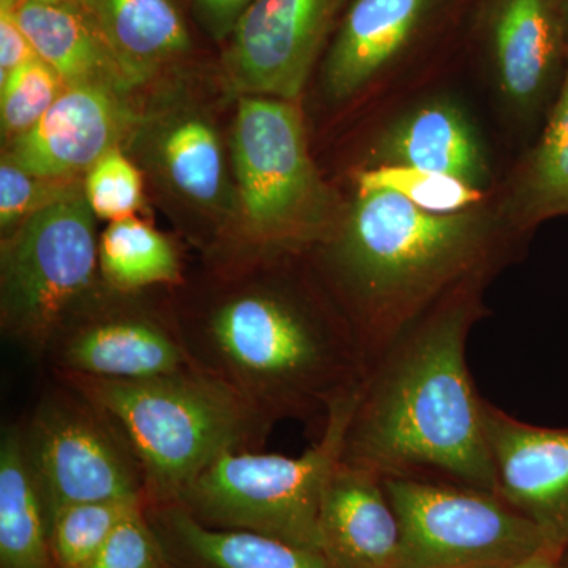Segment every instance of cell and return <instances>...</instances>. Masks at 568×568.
<instances>
[{"label":"cell","instance_id":"8fae6325","mask_svg":"<svg viewBox=\"0 0 568 568\" xmlns=\"http://www.w3.org/2000/svg\"><path fill=\"white\" fill-rule=\"evenodd\" d=\"M343 0H253L234 26L230 65L253 95H301Z\"/></svg>","mask_w":568,"mask_h":568},{"label":"cell","instance_id":"52a82bcc","mask_svg":"<svg viewBox=\"0 0 568 568\" xmlns=\"http://www.w3.org/2000/svg\"><path fill=\"white\" fill-rule=\"evenodd\" d=\"M21 429L48 526L74 504H145L141 463L121 425L58 377L52 376Z\"/></svg>","mask_w":568,"mask_h":568},{"label":"cell","instance_id":"f1b7e54d","mask_svg":"<svg viewBox=\"0 0 568 568\" xmlns=\"http://www.w3.org/2000/svg\"><path fill=\"white\" fill-rule=\"evenodd\" d=\"M84 568H173L155 529L145 514V504L134 507L115 526L95 558Z\"/></svg>","mask_w":568,"mask_h":568},{"label":"cell","instance_id":"7402d4cb","mask_svg":"<svg viewBox=\"0 0 568 568\" xmlns=\"http://www.w3.org/2000/svg\"><path fill=\"white\" fill-rule=\"evenodd\" d=\"M508 205L511 224L523 231L568 215V52L558 100Z\"/></svg>","mask_w":568,"mask_h":568},{"label":"cell","instance_id":"277c9868","mask_svg":"<svg viewBox=\"0 0 568 568\" xmlns=\"http://www.w3.org/2000/svg\"><path fill=\"white\" fill-rule=\"evenodd\" d=\"M115 418L136 452L145 506L178 503L215 459L263 450L275 422L201 368L141 381L52 375Z\"/></svg>","mask_w":568,"mask_h":568},{"label":"cell","instance_id":"ffe728a7","mask_svg":"<svg viewBox=\"0 0 568 568\" xmlns=\"http://www.w3.org/2000/svg\"><path fill=\"white\" fill-rule=\"evenodd\" d=\"M0 568H58L21 424L3 426L0 437Z\"/></svg>","mask_w":568,"mask_h":568},{"label":"cell","instance_id":"ac0fdd59","mask_svg":"<svg viewBox=\"0 0 568 568\" xmlns=\"http://www.w3.org/2000/svg\"><path fill=\"white\" fill-rule=\"evenodd\" d=\"M11 13L37 55L65 85L92 82L119 91L133 82L81 2L24 0Z\"/></svg>","mask_w":568,"mask_h":568},{"label":"cell","instance_id":"5bb4252c","mask_svg":"<svg viewBox=\"0 0 568 568\" xmlns=\"http://www.w3.org/2000/svg\"><path fill=\"white\" fill-rule=\"evenodd\" d=\"M484 21L500 92L521 110L536 106L566 54L559 0H487Z\"/></svg>","mask_w":568,"mask_h":568},{"label":"cell","instance_id":"8d00e7d4","mask_svg":"<svg viewBox=\"0 0 568 568\" xmlns=\"http://www.w3.org/2000/svg\"><path fill=\"white\" fill-rule=\"evenodd\" d=\"M67 2H80V0H67Z\"/></svg>","mask_w":568,"mask_h":568},{"label":"cell","instance_id":"4fadbf2b","mask_svg":"<svg viewBox=\"0 0 568 568\" xmlns=\"http://www.w3.org/2000/svg\"><path fill=\"white\" fill-rule=\"evenodd\" d=\"M129 122L118 89L92 82L65 85L47 114L14 138L9 156L37 178L70 181L118 149Z\"/></svg>","mask_w":568,"mask_h":568},{"label":"cell","instance_id":"5b68a950","mask_svg":"<svg viewBox=\"0 0 568 568\" xmlns=\"http://www.w3.org/2000/svg\"><path fill=\"white\" fill-rule=\"evenodd\" d=\"M357 394L336 403L323 435L305 454L227 452L183 489L178 504L211 528L253 530L321 552V499L342 462Z\"/></svg>","mask_w":568,"mask_h":568},{"label":"cell","instance_id":"d4e9b609","mask_svg":"<svg viewBox=\"0 0 568 568\" xmlns=\"http://www.w3.org/2000/svg\"><path fill=\"white\" fill-rule=\"evenodd\" d=\"M377 190L399 194L422 211L437 215L470 211L484 201L480 189L459 179L390 164H379L358 175V193Z\"/></svg>","mask_w":568,"mask_h":568},{"label":"cell","instance_id":"2e32d148","mask_svg":"<svg viewBox=\"0 0 568 568\" xmlns=\"http://www.w3.org/2000/svg\"><path fill=\"white\" fill-rule=\"evenodd\" d=\"M437 0H354L325 63V88L347 99L398 58Z\"/></svg>","mask_w":568,"mask_h":568},{"label":"cell","instance_id":"7a4b0ae2","mask_svg":"<svg viewBox=\"0 0 568 568\" xmlns=\"http://www.w3.org/2000/svg\"><path fill=\"white\" fill-rule=\"evenodd\" d=\"M194 365L274 420L301 422L320 439L336 403L357 394L368 357L342 306L302 287L252 283L183 317Z\"/></svg>","mask_w":568,"mask_h":568},{"label":"cell","instance_id":"9c48e42d","mask_svg":"<svg viewBox=\"0 0 568 568\" xmlns=\"http://www.w3.org/2000/svg\"><path fill=\"white\" fill-rule=\"evenodd\" d=\"M248 231L260 244H302L320 231L321 186L301 111L290 100L245 97L233 142Z\"/></svg>","mask_w":568,"mask_h":568},{"label":"cell","instance_id":"e0dca14e","mask_svg":"<svg viewBox=\"0 0 568 568\" xmlns=\"http://www.w3.org/2000/svg\"><path fill=\"white\" fill-rule=\"evenodd\" d=\"M173 568H331L321 552L244 529L205 526L178 503L145 506Z\"/></svg>","mask_w":568,"mask_h":568},{"label":"cell","instance_id":"f546056e","mask_svg":"<svg viewBox=\"0 0 568 568\" xmlns=\"http://www.w3.org/2000/svg\"><path fill=\"white\" fill-rule=\"evenodd\" d=\"M69 181H50L22 170L10 156L0 166V223L18 227L32 213L73 192Z\"/></svg>","mask_w":568,"mask_h":568},{"label":"cell","instance_id":"1f68e13d","mask_svg":"<svg viewBox=\"0 0 568 568\" xmlns=\"http://www.w3.org/2000/svg\"><path fill=\"white\" fill-rule=\"evenodd\" d=\"M200 9L216 32L234 29L241 14L253 0H196Z\"/></svg>","mask_w":568,"mask_h":568},{"label":"cell","instance_id":"d6a6232c","mask_svg":"<svg viewBox=\"0 0 568 568\" xmlns=\"http://www.w3.org/2000/svg\"><path fill=\"white\" fill-rule=\"evenodd\" d=\"M560 552H562V549L548 545L537 555H534L532 558L506 568H558Z\"/></svg>","mask_w":568,"mask_h":568},{"label":"cell","instance_id":"7c38bea8","mask_svg":"<svg viewBox=\"0 0 568 568\" xmlns=\"http://www.w3.org/2000/svg\"><path fill=\"white\" fill-rule=\"evenodd\" d=\"M485 426L497 495L551 547H568V428L518 420L487 402Z\"/></svg>","mask_w":568,"mask_h":568},{"label":"cell","instance_id":"484cf974","mask_svg":"<svg viewBox=\"0 0 568 568\" xmlns=\"http://www.w3.org/2000/svg\"><path fill=\"white\" fill-rule=\"evenodd\" d=\"M168 174L186 196L212 203L223 181V156L219 140L204 122L175 126L163 144Z\"/></svg>","mask_w":568,"mask_h":568},{"label":"cell","instance_id":"603a6c76","mask_svg":"<svg viewBox=\"0 0 568 568\" xmlns=\"http://www.w3.org/2000/svg\"><path fill=\"white\" fill-rule=\"evenodd\" d=\"M100 276L106 286L122 293L183 282L174 245L134 216L111 222L100 237Z\"/></svg>","mask_w":568,"mask_h":568},{"label":"cell","instance_id":"d6986e66","mask_svg":"<svg viewBox=\"0 0 568 568\" xmlns=\"http://www.w3.org/2000/svg\"><path fill=\"white\" fill-rule=\"evenodd\" d=\"M381 164L446 174L481 189L487 160L476 134L457 106L425 104L386 133L377 148Z\"/></svg>","mask_w":568,"mask_h":568},{"label":"cell","instance_id":"30bf717a","mask_svg":"<svg viewBox=\"0 0 568 568\" xmlns=\"http://www.w3.org/2000/svg\"><path fill=\"white\" fill-rule=\"evenodd\" d=\"M121 304L102 282L71 310L44 354L51 375L141 381L197 368L179 323Z\"/></svg>","mask_w":568,"mask_h":568},{"label":"cell","instance_id":"cb8c5ba5","mask_svg":"<svg viewBox=\"0 0 568 568\" xmlns=\"http://www.w3.org/2000/svg\"><path fill=\"white\" fill-rule=\"evenodd\" d=\"M142 504L134 500H99L74 504L55 514L50 521V545L55 567L88 566L115 526Z\"/></svg>","mask_w":568,"mask_h":568},{"label":"cell","instance_id":"9a60e30c","mask_svg":"<svg viewBox=\"0 0 568 568\" xmlns=\"http://www.w3.org/2000/svg\"><path fill=\"white\" fill-rule=\"evenodd\" d=\"M317 534L331 568H395L399 523L384 478L339 462L324 488Z\"/></svg>","mask_w":568,"mask_h":568},{"label":"cell","instance_id":"836d02e7","mask_svg":"<svg viewBox=\"0 0 568 568\" xmlns=\"http://www.w3.org/2000/svg\"><path fill=\"white\" fill-rule=\"evenodd\" d=\"M24 0H0V10H14Z\"/></svg>","mask_w":568,"mask_h":568},{"label":"cell","instance_id":"6da1fadb","mask_svg":"<svg viewBox=\"0 0 568 568\" xmlns=\"http://www.w3.org/2000/svg\"><path fill=\"white\" fill-rule=\"evenodd\" d=\"M469 284L433 306L368 366L342 462L383 478L448 481L497 493L485 406L467 366L470 328L484 315Z\"/></svg>","mask_w":568,"mask_h":568},{"label":"cell","instance_id":"8992f818","mask_svg":"<svg viewBox=\"0 0 568 568\" xmlns=\"http://www.w3.org/2000/svg\"><path fill=\"white\" fill-rule=\"evenodd\" d=\"M80 190L32 213L2 244V328L43 364L52 335L102 283L100 241Z\"/></svg>","mask_w":568,"mask_h":568},{"label":"cell","instance_id":"e575fe53","mask_svg":"<svg viewBox=\"0 0 568 568\" xmlns=\"http://www.w3.org/2000/svg\"><path fill=\"white\" fill-rule=\"evenodd\" d=\"M558 568H568V547L560 552Z\"/></svg>","mask_w":568,"mask_h":568},{"label":"cell","instance_id":"d590c367","mask_svg":"<svg viewBox=\"0 0 568 568\" xmlns=\"http://www.w3.org/2000/svg\"><path fill=\"white\" fill-rule=\"evenodd\" d=\"M560 10H562L564 21H566L567 36H568V0H559Z\"/></svg>","mask_w":568,"mask_h":568},{"label":"cell","instance_id":"4316f807","mask_svg":"<svg viewBox=\"0 0 568 568\" xmlns=\"http://www.w3.org/2000/svg\"><path fill=\"white\" fill-rule=\"evenodd\" d=\"M3 133L18 138L29 132L59 99L65 82L39 55L0 81Z\"/></svg>","mask_w":568,"mask_h":568},{"label":"cell","instance_id":"83f0119b","mask_svg":"<svg viewBox=\"0 0 568 568\" xmlns=\"http://www.w3.org/2000/svg\"><path fill=\"white\" fill-rule=\"evenodd\" d=\"M84 196L100 219H129L141 205V175L119 149H112L88 171Z\"/></svg>","mask_w":568,"mask_h":568},{"label":"cell","instance_id":"ba28073f","mask_svg":"<svg viewBox=\"0 0 568 568\" xmlns=\"http://www.w3.org/2000/svg\"><path fill=\"white\" fill-rule=\"evenodd\" d=\"M384 485L399 523L395 568H506L548 547L497 493L426 478Z\"/></svg>","mask_w":568,"mask_h":568},{"label":"cell","instance_id":"3957f363","mask_svg":"<svg viewBox=\"0 0 568 568\" xmlns=\"http://www.w3.org/2000/svg\"><path fill=\"white\" fill-rule=\"evenodd\" d=\"M488 215H437L394 192L358 193L325 272L368 366L409 325L469 284L484 283L503 256Z\"/></svg>","mask_w":568,"mask_h":568},{"label":"cell","instance_id":"4dcf8cb0","mask_svg":"<svg viewBox=\"0 0 568 568\" xmlns=\"http://www.w3.org/2000/svg\"><path fill=\"white\" fill-rule=\"evenodd\" d=\"M33 58L37 52L14 14L10 10H0V81Z\"/></svg>","mask_w":568,"mask_h":568},{"label":"cell","instance_id":"44dd1931","mask_svg":"<svg viewBox=\"0 0 568 568\" xmlns=\"http://www.w3.org/2000/svg\"><path fill=\"white\" fill-rule=\"evenodd\" d=\"M133 81L189 48L185 22L171 0H80Z\"/></svg>","mask_w":568,"mask_h":568}]
</instances>
